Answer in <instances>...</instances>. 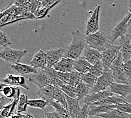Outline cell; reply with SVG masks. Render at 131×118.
<instances>
[{
	"label": "cell",
	"instance_id": "obj_41",
	"mask_svg": "<svg viewBox=\"0 0 131 118\" xmlns=\"http://www.w3.org/2000/svg\"><path fill=\"white\" fill-rule=\"evenodd\" d=\"M123 71L126 78L131 79V60L124 62Z\"/></svg>",
	"mask_w": 131,
	"mask_h": 118
},
{
	"label": "cell",
	"instance_id": "obj_49",
	"mask_svg": "<svg viewBox=\"0 0 131 118\" xmlns=\"http://www.w3.org/2000/svg\"><path fill=\"white\" fill-rule=\"evenodd\" d=\"M129 118H131V114L129 115Z\"/></svg>",
	"mask_w": 131,
	"mask_h": 118
},
{
	"label": "cell",
	"instance_id": "obj_50",
	"mask_svg": "<svg viewBox=\"0 0 131 118\" xmlns=\"http://www.w3.org/2000/svg\"><path fill=\"white\" fill-rule=\"evenodd\" d=\"M129 1V2H131V0H128Z\"/></svg>",
	"mask_w": 131,
	"mask_h": 118
},
{
	"label": "cell",
	"instance_id": "obj_3",
	"mask_svg": "<svg viewBox=\"0 0 131 118\" xmlns=\"http://www.w3.org/2000/svg\"><path fill=\"white\" fill-rule=\"evenodd\" d=\"M124 62L122 54L121 52H119L118 56L109 68L113 75L114 80L116 83L128 84V79L125 77L123 71Z\"/></svg>",
	"mask_w": 131,
	"mask_h": 118
},
{
	"label": "cell",
	"instance_id": "obj_28",
	"mask_svg": "<svg viewBox=\"0 0 131 118\" xmlns=\"http://www.w3.org/2000/svg\"><path fill=\"white\" fill-rule=\"evenodd\" d=\"M129 115L118 109L115 108L106 113L98 114L97 116L102 118H129Z\"/></svg>",
	"mask_w": 131,
	"mask_h": 118
},
{
	"label": "cell",
	"instance_id": "obj_43",
	"mask_svg": "<svg viewBox=\"0 0 131 118\" xmlns=\"http://www.w3.org/2000/svg\"><path fill=\"white\" fill-rule=\"evenodd\" d=\"M11 42L6 35L2 31H0V45L4 48L7 47L8 46L11 44Z\"/></svg>",
	"mask_w": 131,
	"mask_h": 118
},
{
	"label": "cell",
	"instance_id": "obj_32",
	"mask_svg": "<svg viewBox=\"0 0 131 118\" xmlns=\"http://www.w3.org/2000/svg\"><path fill=\"white\" fill-rule=\"evenodd\" d=\"M59 88L69 97L77 98V89L76 87L63 83L60 86Z\"/></svg>",
	"mask_w": 131,
	"mask_h": 118
},
{
	"label": "cell",
	"instance_id": "obj_13",
	"mask_svg": "<svg viewBox=\"0 0 131 118\" xmlns=\"http://www.w3.org/2000/svg\"><path fill=\"white\" fill-rule=\"evenodd\" d=\"M81 57L86 60L92 65H93L98 61H101L102 53L97 49L86 46Z\"/></svg>",
	"mask_w": 131,
	"mask_h": 118
},
{
	"label": "cell",
	"instance_id": "obj_42",
	"mask_svg": "<svg viewBox=\"0 0 131 118\" xmlns=\"http://www.w3.org/2000/svg\"><path fill=\"white\" fill-rule=\"evenodd\" d=\"M88 112L89 105L87 104H84L81 107H80L77 118H88Z\"/></svg>",
	"mask_w": 131,
	"mask_h": 118
},
{
	"label": "cell",
	"instance_id": "obj_7",
	"mask_svg": "<svg viewBox=\"0 0 131 118\" xmlns=\"http://www.w3.org/2000/svg\"><path fill=\"white\" fill-rule=\"evenodd\" d=\"M113 81L114 80L110 69L105 70L102 75L97 78L94 86L92 88V93L106 90V87L110 86Z\"/></svg>",
	"mask_w": 131,
	"mask_h": 118
},
{
	"label": "cell",
	"instance_id": "obj_26",
	"mask_svg": "<svg viewBox=\"0 0 131 118\" xmlns=\"http://www.w3.org/2000/svg\"><path fill=\"white\" fill-rule=\"evenodd\" d=\"M92 65L83 57L75 60L73 64V69L80 73H86L91 69Z\"/></svg>",
	"mask_w": 131,
	"mask_h": 118
},
{
	"label": "cell",
	"instance_id": "obj_6",
	"mask_svg": "<svg viewBox=\"0 0 131 118\" xmlns=\"http://www.w3.org/2000/svg\"><path fill=\"white\" fill-rule=\"evenodd\" d=\"M27 53L25 49H15L10 47L2 48L0 51V57L4 61L14 64L18 62L20 59Z\"/></svg>",
	"mask_w": 131,
	"mask_h": 118
},
{
	"label": "cell",
	"instance_id": "obj_25",
	"mask_svg": "<svg viewBox=\"0 0 131 118\" xmlns=\"http://www.w3.org/2000/svg\"><path fill=\"white\" fill-rule=\"evenodd\" d=\"M127 102L125 99L122 97L116 94H114L110 96L102 101L95 102L89 106H96V105H117L119 103H124Z\"/></svg>",
	"mask_w": 131,
	"mask_h": 118
},
{
	"label": "cell",
	"instance_id": "obj_45",
	"mask_svg": "<svg viewBox=\"0 0 131 118\" xmlns=\"http://www.w3.org/2000/svg\"><path fill=\"white\" fill-rule=\"evenodd\" d=\"M45 118H62L56 111L53 112H45Z\"/></svg>",
	"mask_w": 131,
	"mask_h": 118
},
{
	"label": "cell",
	"instance_id": "obj_2",
	"mask_svg": "<svg viewBox=\"0 0 131 118\" xmlns=\"http://www.w3.org/2000/svg\"><path fill=\"white\" fill-rule=\"evenodd\" d=\"M85 39L87 46L100 52H102L110 44L109 37L102 31L85 35Z\"/></svg>",
	"mask_w": 131,
	"mask_h": 118
},
{
	"label": "cell",
	"instance_id": "obj_35",
	"mask_svg": "<svg viewBox=\"0 0 131 118\" xmlns=\"http://www.w3.org/2000/svg\"><path fill=\"white\" fill-rule=\"evenodd\" d=\"M27 95L25 94H20L18 102L16 105V114H20L21 112H27Z\"/></svg>",
	"mask_w": 131,
	"mask_h": 118
},
{
	"label": "cell",
	"instance_id": "obj_29",
	"mask_svg": "<svg viewBox=\"0 0 131 118\" xmlns=\"http://www.w3.org/2000/svg\"><path fill=\"white\" fill-rule=\"evenodd\" d=\"M76 87V89H77V98L79 101L82 100L86 95H88L89 90L91 89L83 81H82L81 79L79 81Z\"/></svg>",
	"mask_w": 131,
	"mask_h": 118
},
{
	"label": "cell",
	"instance_id": "obj_11",
	"mask_svg": "<svg viewBox=\"0 0 131 118\" xmlns=\"http://www.w3.org/2000/svg\"><path fill=\"white\" fill-rule=\"evenodd\" d=\"M1 82L8 85L15 87L20 86L26 90H29V87L26 83L25 79L21 75L8 74L5 78L1 79Z\"/></svg>",
	"mask_w": 131,
	"mask_h": 118
},
{
	"label": "cell",
	"instance_id": "obj_12",
	"mask_svg": "<svg viewBox=\"0 0 131 118\" xmlns=\"http://www.w3.org/2000/svg\"><path fill=\"white\" fill-rule=\"evenodd\" d=\"M120 52L124 62H126L131 59V35L125 34L120 39Z\"/></svg>",
	"mask_w": 131,
	"mask_h": 118
},
{
	"label": "cell",
	"instance_id": "obj_15",
	"mask_svg": "<svg viewBox=\"0 0 131 118\" xmlns=\"http://www.w3.org/2000/svg\"><path fill=\"white\" fill-rule=\"evenodd\" d=\"M114 94H115L112 93L111 91L105 90H103V91L92 93L91 95H86L85 98H84L82 99V101L84 103V104H87V105L89 106L91 105L93 103L102 101Z\"/></svg>",
	"mask_w": 131,
	"mask_h": 118
},
{
	"label": "cell",
	"instance_id": "obj_8",
	"mask_svg": "<svg viewBox=\"0 0 131 118\" xmlns=\"http://www.w3.org/2000/svg\"><path fill=\"white\" fill-rule=\"evenodd\" d=\"M100 6L97 5L92 13L88 20L87 21L85 28V34L88 35L91 34H93L99 31V15L100 11Z\"/></svg>",
	"mask_w": 131,
	"mask_h": 118
},
{
	"label": "cell",
	"instance_id": "obj_17",
	"mask_svg": "<svg viewBox=\"0 0 131 118\" xmlns=\"http://www.w3.org/2000/svg\"><path fill=\"white\" fill-rule=\"evenodd\" d=\"M74 60L67 58V57H63V58L54 64L52 67L56 71L61 73H68L74 71L73 69V64H74Z\"/></svg>",
	"mask_w": 131,
	"mask_h": 118
},
{
	"label": "cell",
	"instance_id": "obj_27",
	"mask_svg": "<svg viewBox=\"0 0 131 118\" xmlns=\"http://www.w3.org/2000/svg\"><path fill=\"white\" fill-rule=\"evenodd\" d=\"M19 99H13L10 103L6 105H4L1 108V114L0 117L1 118H9L10 116L13 115V111L15 106L17 105Z\"/></svg>",
	"mask_w": 131,
	"mask_h": 118
},
{
	"label": "cell",
	"instance_id": "obj_36",
	"mask_svg": "<svg viewBox=\"0 0 131 118\" xmlns=\"http://www.w3.org/2000/svg\"><path fill=\"white\" fill-rule=\"evenodd\" d=\"M88 72L92 73L97 78L101 76L104 72V68L103 67L101 61H98L94 65H92V67Z\"/></svg>",
	"mask_w": 131,
	"mask_h": 118
},
{
	"label": "cell",
	"instance_id": "obj_23",
	"mask_svg": "<svg viewBox=\"0 0 131 118\" xmlns=\"http://www.w3.org/2000/svg\"><path fill=\"white\" fill-rule=\"evenodd\" d=\"M115 108H116L115 105L89 106L88 115L89 116H97L98 114L106 113Z\"/></svg>",
	"mask_w": 131,
	"mask_h": 118
},
{
	"label": "cell",
	"instance_id": "obj_1",
	"mask_svg": "<svg viewBox=\"0 0 131 118\" xmlns=\"http://www.w3.org/2000/svg\"><path fill=\"white\" fill-rule=\"evenodd\" d=\"M71 34L72 35L71 42L69 46L66 47L64 57L75 60L81 57L87 45L85 35L82 34L80 30H73L71 31Z\"/></svg>",
	"mask_w": 131,
	"mask_h": 118
},
{
	"label": "cell",
	"instance_id": "obj_14",
	"mask_svg": "<svg viewBox=\"0 0 131 118\" xmlns=\"http://www.w3.org/2000/svg\"><path fill=\"white\" fill-rule=\"evenodd\" d=\"M58 77L64 84L76 87L80 80V73L76 70L68 73H61L58 72Z\"/></svg>",
	"mask_w": 131,
	"mask_h": 118
},
{
	"label": "cell",
	"instance_id": "obj_22",
	"mask_svg": "<svg viewBox=\"0 0 131 118\" xmlns=\"http://www.w3.org/2000/svg\"><path fill=\"white\" fill-rule=\"evenodd\" d=\"M9 66L14 72L21 76L28 73L32 74L37 72V69L33 67L31 65H27L16 62L14 63V64H11Z\"/></svg>",
	"mask_w": 131,
	"mask_h": 118
},
{
	"label": "cell",
	"instance_id": "obj_30",
	"mask_svg": "<svg viewBox=\"0 0 131 118\" xmlns=\"http://www.w3.org/2000/svg\"><path fill=\"white\" fill-rule=\"evenodd\" d=\"M97 77L92 73L87 72L86 73H80V79L83 81L90 88H92L97 81Z\"/></svg>",
	"mask_w": 131,
	"mask_h": 118
},
{
	"label": "cell",
	"instance_id": "obj_51",
	"mask_svg": "<svg viewBox=\"0 0 131 118\" xmlns=\"http://www.w3.org/2000/svg\"><path fill=\"white\" fill-rule=\"evenodd\" d=\"M130 55H131V52H130ZM131 60V59H130Z\"/></svg>",
	"mask_w": 131,
	"mask_h": 118
},
{
	"label": "cell",
	"instance_id": "obj_38",
	"mask_svg": "<svg viewBox=\"0 0 131 118\" xmlns=\"http://www.w3.org/2000/svg\"><path fill=\"white\" fill-rule=\"evenodd\" d=\"M40 4L41 2L37 1V0H31L29 3L24 6L34 14L36 10L40 6Z\"/></svg>",
	"mask_w": 131,
	"mask_h": 118
},
{
	"label": "cell",
	"instance_id": "obj_21",
	"mask_svg": "<svg viewBox=\"0 0 131 118\" xmlns=\"http://www.w3.org/2000/svg\"><path fill=\"white\" fill-rule=\"evenodd\" d=\"M67 102V110L71 118H77L80 107L79 105V99L72 98L65 94Z\"/></svg>",
	"mask_w": 131,
	"mask_h": 118
},
{
	"label": "cell",
	"instance_id": "obj_47",
	"mask_svg": "<svg viewBox=\"0 0 131 118\" xmlns=\"http://www.w3.org/2000/svg\"><path fill=\"white\" fill-rule=\"evenodd\" d=\"M128 13L130 14V18L128 22V26H129L131 24V2H129V6H128Z\"/></svg>",
	"mask_w": 131,
	"mask_h": 118
},
{
	"label": "cell",
	"instance_id": "obj_9",
	"mask_svg": "<svg viewBox=\"0 0 131 118\" xmlns=\"http://www.w3.org/2000/svg\"><path fill=\"white\" fill-rule=\"evenodd\" d=\"M66 51V47L55 48L45 51V57L48 66H52L60 61L63 57Z\"/></svg>",
	"mask_w": 131,
	"mask_h": 118
},
{
	"label": "cell",
	"instance_id": "obj_19",
	"mask_svg": "<svg viewBox=\"0 0 131 118\" xmlns=\"http://www.w3.org/2000/svg\"><path fill=\"white\" fill-rule=\"evenodd\" d=\"M1 89L0 92L4 97H6L9 99H18L20 97V90L18 87H14L8 85L1 82Z\"/></svg>",
	"mask_w": 131,
	"mask_h": 118
},
{
	"label": "cell",
	"instance_id": "obj_10",
	"mask_svg": "<svg viewBox=\"0 0 131 118\" xmlns=\"http://www.w3.org/2000/svg\"><path fill=\"white\" fill-rule=\"evenodd\" d=\"M28 80L37 86L38 88L51 85L50 79L42 70H39L37 72L31 74L28 77Z\"/></svg>",
	"mask_w": 131,
	"mask_h": 118
},
{
	"label": "cell",
	"instance_id": "obj_20",
	"mask_svg": "<svg viewBox=\"0 0 131 118\" xmlns=\"http://www.w3.org/2000/svg\"><path fill=\"white\" fill-rule=\"evenodd\" d=\"M56 86L52 85H48L43 86L41 88H38L36 92V94L39 97L46 101L49 105L50 103L54 101V94Z\"/></svg>",
	"mask_w": 131,
	"mask_h": 118
},
{
	"label": "cell",
	"instance_id": "obj_44",
	"mask_svg": "<svg viewBox=\"0 0 131 118\" xmlns=\"http://www.w3.org/2000/svg\"><path fill=\"white\" fill-rule=\"evenodd\" d=\"M31 0H13V4L16 6L22 7L28 4Z\"/></svg>",
	"mask_w": 131,
	"mask_h": 118
},
{
	"label": "cell",
	"instance_id": "obj_5",
	"mask_svg": "<svg viewBox=\"0 0 131 118\" xmlns=\"http://www.w3.org/2000/svg\"><path fill=\"white\" fill-rule=\"evenodd\" d=\"M130 18V14L128 13L126 15L116 24L113 29L111 30V33L110 36L109 37V40H110V43L112 44L118 38H121L125 34H127L128 22Z\"/></svg>",
	"mask_w": 131,
	"mask_h": 118
},
{
	"label": "cell",
	"instance_id": "obj_37",
	"mask_svg": "<svg viewBox=\"0 0 131 118\" xmlns=\"http://www.w3.org/2000/svg\"><path fill=\"white\" fill-rule=\"evenodd\" d=\"M49 11V9H46V8L41 6L40 4L39 8H38L36 12H35V13L34 14L35 19H39V18H44L45 16L47 15Z\"/></svg>",
	"mask_w": 131,
	"mask_h": 118
},
{
	"label": "cell",
	"instance_id": "obj_16",
	"mask_svg": "<svg viewBox=\"0 0 131 118\" xmlns=\"http://www.w3.org/2000/svg\"><path fill=\"white\" fill-rule=\"evenodd\" d=\"M29 64L36 69H39V70L44 69L48 66L45 51L42 49H39V51L34 55L32 59L29 61Z\"/></svg>",
	"mask_w": 131,
	"mask_h": 118
},
{
	"label": "cell",
	"instance_id": "obj_34",
	"mask_svg": "<svg viewBox=\"0 0 131 118\" xmlns=\"http://www.w3.org/2000/svg\"><path fill=\"white\" fill-rule=\"evenodd\" d=\"M27 105L32 108H36L44 110L46 106L49 105V103L42 99H28Z\"/></svg>",
	"mask_w": 131,
	"mask_h": 118
},
{
	"label": "cell",
	"instance_id": "obj_24",
	"mask_svg": "<svg viewBox=\"0 0 131 118\" xmlns=\"http://www.w3.org/2000/svg\"><path fill=\"white\" fill-rule=\"evenodd\" d=\"M50 79L51 85L59 87L60 86L63 84V82L60 80L58 76V72L56 71L51 66H47L44 69H42Z\"/></svg>",
	"mask_w": 131,
	"mask_h": 118
},
{
	"label": "cell",
	"instance_id": "obj_40",
	"mask_svg": "<svg viewBox=\"0 0 131 118\" xmlns=\"http://www.w3.org/2000/svg\"><path fill=\"white\" fill-rule=\"evenodd\" d=\"M116 106V108L118 109L125 113L131 114V104L128 102L124 103L117 104Z\"/></svg>",
	"mask_w": 131,
	"mask_h": 118
},
{
	"label": "cell",
	"instance_id": "obj_48",
	"mask_svg": "<svg viewBox=\"0 0 131 118\" xmlns=\"http://www.w3.org/2000/svg\"><path fill=\"white\" fill-rule=\"evenodd\" d=\"M37 1H39V2H41L42 1V0H37Z\"/></svg>",
	"mask_w": 131,
	"mask_h": 118
},
{
	"label": "cell",
	"instance_id": "obj_46",
	"mask_svg": "<svg viewBox=\"0 0 131 118\" xmlns=\"http://www.w3.org/2000/svg\"><path fill=\"white\" fill-rule=\"evenodd\" d=\"M20 114V116L21 118H34V116L29 114Z\"/></svg>",
	"mask_w": 131,
	"mask_h": 118
},
{
	"label": "cell",
	"instance_id": "obj_33",
	"mask_svg": "<svg viewBox=\"0 0 131 118\" xmlns=\"http://www.w3.org/2000/svg\"><path fill=\"white\" fill-rule=\"evenodd\" d=\"M54 101L58 102L67 109V102L65 94L59 87H56L54 94Z\"/></svg>",
	"mask_w": 131,
	"mask_h": 118
},
{
	"label": "cell",
	"instance_id": "obj_39",
	"mask_svg": "<svg viewBox=\"0 0 131 118\" xmlns=\"http://www.w3.org/2000/svg\"><path fill=\"white\" fill-rule=\"evenodd\" d=\"M61 0H42L41 2V6L50 10L51 8L59 3Z\"/></svg>",
	"mask_w": 131,
	"mask_h": 118
},
{
	"label": "cell",
	"instance_id": "obj_31",
	"mask_svg": "<svg viewBox=\"0 0 131 118\" xmlns=\"http://www.w3.org/2000/svg\"><path fill=\"white\" fill-rule=\"evenodd\" d=\"M49 105L51 106L53 108H55L56 111L62 118H71L67 110L59 103L53 101L50 103Z\"/></svg>",
	"mask_w": 131,
	"mask_h": 118
},
{
	"label": "cell",
	"instance_id": "obj_4",
	"mask_svg": "<svg viewBox=\"0 0 131 118\" xmlns=\"http://www.w3.org/2000/svg\"><path fill=\"white\" fill-rule=\"evenodd\" d=\"M120 49V46L113 45L110 43L102 52V57L101 61L104 68V71L109 69L112 63L118 56Z\"/></svg>",
	"mask_w": 131,
	"mask_h": 118
},
{
	"label": "cell",
	"instance_id": "obj_18",
	"mask_svg": "<svg viewBox=\"0 0 131 118\" xmlns=\"http://www.w3.org/2000/svg\"><path fill=\"white\" fill-rule=\"evenodd\" d=\"M110 89L114 94L121 96L125 98L127 95L131 94V85L128 84H119L113 82L110 86Z\"/></svg>",
	"mask_w": 131,
	"mask_h": 118
}]
</instances>
